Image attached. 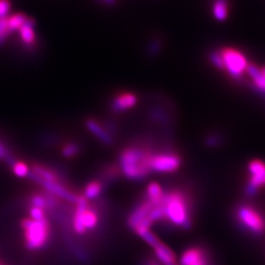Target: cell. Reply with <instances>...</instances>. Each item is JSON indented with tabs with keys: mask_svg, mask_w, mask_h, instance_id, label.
<instances>
[{
	"mask_svg": "<svg viewBox=\"0 0 265 265\" xmlns=\"http://www.w3.org/2000/svg\"><path fill=\"white\" fill-rule=\"evenodd\" d=\"M152 152L139 146L124 149L119 156L120 168L123 175L134 181L145 179L151 172L150 157Z\"/></svg>",
	"mask_w": 265,
	"mask_h": 265,
	"instance_id": "obj_1",
	"label": "cell"
},
{
	"mask_svg": "<svg viewBox=\"0 0 265 265\" xmlns=\"http://www.w3.org/2000/svg\"><path fill=\"white\" fill-rule=\"evenodd\" d=\"M166 219L178 227L188 230L191 226L189 199L180 190H172L164 194L162 200Z\"/></svg>",
	"mask_w": 265,
	"mask_h": 265,
	"instance_id": "obj_2",
	"label": "cell"
},
{
	"mask_svg": "<svg viewBox=\"0 0 265 265\" xmlns=\"http://www.w3.org/2000/svg\"><path fill=\"white\" fill-rule=\"evenodd\" d=\"M22 228L25 231L26 247L28 250L38 251L47 244L50 233L47 218L39 221L25 219L22 222Z\"/></svg>",
	"mask_w": 265,
	"mask_h": 265,
	"instance_id": "obj_3",
	"label": "cell"
},
{
	"mask_svg": "<svg viewBox=\"0 0 265 265\" xmlns=\"http://www.w3.org/2000/svg\"><path fill=\"white\" fill-rule=\"evenodd\" d=\"M235 215L240 226L253 235L261 236L265 233V217L255 206L239 205L236 208Z\"/></svg>",
	"mask_w": 265,
	"mask_h": 265,
	"instance_id": "obj_4",
	"label": "cell"
},
{
	"mask_svg": "<svg viewBox=\"0 0 265 265\" xmlns=\"http://www.w3.org/2000/svg\"><path fill=\"white\" fill-rule=\"evenodd\" d=\"M73 217V228L79 235H84L88 230H93L98 222V216L94 209L90 208L85 196H79Z\"/></svg>",
	"mask_w": 265,
	"mask_h": 265,
	"instance_id": "obj_5",
	"label": "cell"
},
{
	"mask_svg": "<svg viewBox=\"0 0 265 265\" xmlns=\"http://www.w3.org/2000/svg\"><path fill=\"white\" fill-rule=\"evenodd\" d=\"M220 53L225 70L232 78L238 80L247 72L249 62L243 52L232 47H225L220 49Z\"/></svg>",
	"mask_w": 265,
	"mask_h": 265,
	"instance_id": "obj_6",
	"label": "cell"
},
{
	"mask_svg": "<svg viewBox=\"0 0 265 265\" xmlns=\"http://www.w3.org/2000/svg\"><path fill=\"white\" fill-rule=\"evenodd\" d=\"M182 164L180 155L173 152H161L152 153L150 157V168L153 172L173 173L177 171Z\"/></svg>",
	"mask_w": 265,
	"mask_h": 265,
	"instance_id": "obj_7",
	"label": "cell"
},
{
	"mask_svg": "<svg viewBox=\"0 0 265 265\" xmlns=\"http://www.w3.org/2000/svg\"><path fill=\"white\" fill-rule=\"evenodd\" d=\"M250 178L246 187V192L253 196L265 186V162L261 159H253L248 164Z\"/></svg>",
	"mask_w": 265,
	"mask_h": 265,
	"instance_id": "obj_8",
	"label": "cell"
},
{
	"mask_svg": "<svg viewBox=\"0 0 265 265\" xmlns=\"http://www.w3.org/2000/svg\"><path fill=\"white\" fill-rule=\"evenodd\" d=\"M153 206L148 199L139 203L128 218L129 227L135 231L138 229H151L152 222L149 216Z\"/></svg>",
	"mask_w": 265,
	"mask_h": 265,
	"instance_id": "obj_9",
	"label": "cell"
},
{
	"mask_svg": "<svg viewBox=\"0 0 265 265\" xmlns=\"http://www.w3.org/2000/svg\"><path fill=\"white\" fill-rule=\"evenodd\" d=\"M138 103V95L135 92L123 90L115 94L110 101V109L114 113L126 112Z\"/></svg>",
	"mask_w": 265,
	"mask_h": 265,
	"instance_id": "obj_10",
	"label": "cell"
},
{
	"mask_svg": "<svg viewBox=\"0 0 265 265\" xmlns=\"http://www.w3.org/2000/svg\"><path fill=\"white\" fill-rule=\"evenodd\" d=\"M43 187V189H46V191L55 197L62 198L66 201H69L71 203H76L79 195L72 192L70 189H67L65 186H63L61 183H53V182H46L41 181L39 183Z\"/></svg>",
	"mask_w": 265,
	"mask_h": 265,
	"instance_id": "obj_11",
	"label": "cell"
},
{
	"mask_svg": "<svg viewBox=\"0 0 265 265\" xmlns=\"http://www.w3.org/2000/svg\"><path fill=\"white\" fill-rule=\"evenodd\" d=\"M86 127L100 143L106 146L113 144V138L104 124H101L95 119L89 118L86 121Z\"/></svg>",
	"mask_w": 265,
	"mask_h": 265,
	"instance_id": "obj_12",
	"label": "cell"
},
{
	"mask_svg": "<svg viewBox=\"0 0 265 265\" xmlns=\"http://www.w3.org/2000/svg\"><path fill=\"white\" fill-rule=\"evenodd\" d=\"M19 32V38L25 47L33 49L37 44L36 22L33 18H29L24 26L21 27Z\"/></svg>",
	"mask_w": 265,
	"mask_h": 265,
	"instance_id": "obj_13",
	"label": "cell"
},
{
	"mask_svg": "<svg viewBox=\"0 0 265 265\" xmlns=\"http://www.w3.org/2000/svg\"><path fill=\"white\" fill-rule=\"evenodd\" d=\"M208 259L206 252L198 247H193L188 249L181 258L182 265H196Z\"/></svg>",
	"mask_w": 265,
	"mask_h": 265,
	"instance_id": "obj_14",
	"label": "cell"
},
{
	"mask_svg": "<svg viewBox=\"0 0 265 265\" xmlns=\"http://www.w3.org/2000/svg\"><path fill=\"white\" fill-rule=\"evenodd\" d=\"M154 249L157 260L163 265H177L174 253L164 244L160 243Z\"/></svg>",
	"mask_w": 265,
	"mask_h": 265,
	"instance_id": "obj_15",
	"label": "cell"
},
{
	"mask_svg": "<svg viewBox=\"0 0 265 265\" xmlns=\"http://www.w3.org/2000/svg\"><path fill=\"white\" fill-rule=\"evenodd\" d=\"M229 0H212L211 12L212 16L218 22H224L229 16Z\"/></svg>",
	"mask_w": 265,
	"mask_h": 265,
	"instance_id": "obj_16",
	"label": "cell"
},
{
	"mask_svg": "<svg viewBox=\"0 0 265 265\" xmlns=\"http://www.w3.org/2000/svg\"><path fill=\"white\" fill-rule=\"evenodd\" d=\"M247 73L253 80L256 88L260 89L263 92H265V78L263 74L262 68H260L257 64L249 63Z\"/></svg>",
	"mask_w": 265,
	"mask_h": 265,
	"instance_id": "obj_17",
	"label": "cell"
},
{
	"mask_svg": "<svg viewBox=\"0 0 265 265\" xmlns=\"http://www.w3.org/2000/svg\"><path fill=\"white\" fill-rule=\"evenodd\" d=\"M164 191L159 184L153 182L147 188V198L153 205H157L162 202L164 197Z\"/></svg>",
	"mask_w": 265,
	"mask_h": 265,
	"instance_id": "obj_18",
	"label": "cell"
},
{
	"mask_svg": "<svg viewBox=\"0 0 265 265\" xmlns=\"http://www.w3.org/2000/svg\"><path fill=\"white\" fill-rule=\"evenodd\" d=\"M103 185L98 181L89 182L85 188V197L87 199H94L98 197L102 191Z\"/></svg>",
	"mask_w": 265,
	"mask_h": 265,
	"instance_id": "obj_19",
	"label": "cell"
},
{
	"mask_svg": "<svg viewBox=\"0 0 265 265\" xmlns=\"http://www.w3.org/2000/svg\"><path fill=\"white\" fill-rule=\"evenodd\" d=\"M136 233L142 239H144L150 246H152V248H155L156 246H158L161 243L158 240V238L150 231V229H138V230H136Z\"/></svg>",
	"mask_w": 265,
	"mask_h": 265,
	"instance_id": "obj_20",
	"label": "cell"
},
{
	"mask_svg": "<svg viewBox=\"0 0 265 265\" xmlns=\"http://www.w3.org/2000/svg\"><path fill=\"white\" fill-rule=\"evenodd\" d=\"M208 60L216 69L218 70H225L223 58L221 56L220 50H211L208 53Z\"/></svg>",
	"mask_w": 265,
	"mask_h": 265,
	"instance_id": "obj_21",
	"label": "cell"
},
{
	"mask_svg": "<svg viewBox=\"0 0 265 265\" xmlns=\"http://www.w3.org/2000/svg\"><path fill=\"white\" fill-rule=\"evenodd\" d=\"M12 34H14V33L12 32L11 28L9 27L7 17L0 19V46L6 42V40Z\"/></svg>",
	"mask_w": 265,
	"mask_h": 265,
	"instance_id": "obj_22",
	"label": "cell"
},
{
	"mask_svg": "<svg viewBox=\"0 0 265 265\" xmlns=\"http://www.w3.org/2000/svg\"><path fill=\"white\" fill-rule=\"evenodd\" d=\"M81 147L79 144L71 142V143H67L63 146L62 148V155L66 158H71L76 156L77 154L80 152Z\"/></svg>",
	"mask_w": 265,
	"mask_h": 265,
	"instance_id": "obj_23",
	"label": "cell"
},
{
	"mask_svg": "<svg viewBox=\"0 0 265 265\" xmlns=\"http://www.w3.org/2000/svg\"><path fill=\"white\" fill-rule=\"evenodd\" d=\"M11 167H12L13 172H14V174L16 176L21 177V178H24V177H28L29 176L30 169H29V167L25 163L20 162V161H16Z\"/></svg>",
	"mask_w": 265,
	"mask_h": 265,
	"instance_id": "obj_24",
	"label": "cell"
},
{
	"mask_svg": "<svg viewBox=\"0 0 265 265\" xmlns=\"http://www.w3.org/2000/svg\"><path fill=\"white\" fill-rule=\"evenodd\" d=\"M162 49V42L159 38H153L147 47V52L150 57H156Z\"/></svg>",
	"mask_w": 265,
	"mask_h": 265,
	"instance_id": "obj_25",
	"label": "cell"
},
{
	"mask_svg": "<svg viewBox=\"0 0 265 265\" xmlns=\"http://www.w3.org/2000/svg\"><path fill=\"white\" fill-rule=\"evenodd\" d=\"M29 213H30V216H31L32 220L39 221V220H42V219L46 218L45 210H43L41 208H38V207L31 206V208L29 210Z\"/></svg>",
	"mask_w": 265,
	"mask_h": 265,
	"instance_id": "obj_26",
	"label": "cell"
},
{
	"mask_svg": "<svg viewBox=\"0 0 265 265\" xmlns=\"http://www.w3.org/2000/svg\"><path fill=\"white\" fill-rule=\"evenodd\" d=\"M11 10V2L9 0H0V19L8 17Z\"/></svg>",
	"mask_w": 265,
	"mask_h": 265,
	"instance_id": "obj_27",
	"label": "cell"
},
{
	"mask_svg": "<svg viewBox=\"0 0 265 265\" xmlns=\"http://www.w3.org/2000/svg\"><path fill=\"white\" fill-rule=\"evenodd\" d=\"M205 144L211 148H214L221 144V137L218 135H209L205 140Z\"/></svg>",
	"mask_w": 265,
	"mask_h": 265,
	"instance_id": "obj_28",
	"label": "cell"
},
{
	"mask_svg": "<svg viewBox=\"0 0 265 265\" xmlns=\"http://www.w3.org/2000/svg\"><path fill=\"white\" fill-rule=\"evenodd\" d=\"M9 156H11L10 152L7 150V148L0 142V160L6 161Z\"/></svg>",
	"mask_w": 265,
	"mask_h": 265,
	"instance_id": "obj_29",
	"label": "cell"
},
{
	"mask_svg": "<svg viewBox=\"0 0 265 265\" xmlns=\"http://www.w3.org/2000/svg\"><path fill=\"white\" fill-rule=\"evenodd\" d=\"M119 0H96L97 3L105 6V7H113L115 4L118 3Z\"/></svg>",
	"mask_w": 265,
	"mask_h": 265,
	"instance_id": "obj_30",
	"label": "cell"
},
{
	"mask_svg": "<svg viewBox=\"0 0 265 265\" xmlns=\"http://www.w3.org/2000/svg\"><path fill=\"white\" fill-rule=\"evenodd\" d=\"M145 265H160L157 262H155V261H153V260H150V261H148V262H146V264H145Z\"/></svg>",
	"mask_w": 265,
	"mask_h": 265,
	"instance_id": "obj_31",
	"label": "cell"
},
{
	"mask_svg": "<svg viewBox=\"0 0 265 265\" xmlns=\"http://www.w3.org/2000/svg\"></svg>",
	"mask_w": 265,
	"mask_h": 265,
	"instance_id": "obj_32",
	"label": "cell"
}]
</instances>
